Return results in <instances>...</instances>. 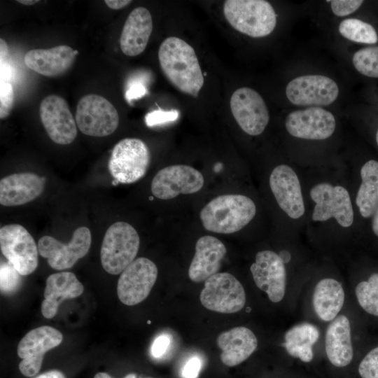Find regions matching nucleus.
Listing matches in <instances>:
<instances>
[{
    "label": "nucleus",
    "mask_w": 378,
    "mask_h": 378,
    "mask_svg": "<svg viewBox=\"0 0 378 378\" xmlns=\"http://www.w3.org/2000/svg\"><path fill=\"white\" fill-rule=\"evenodd\" d=\"M160 68L167 79L183 93L197 97L204 78L194 48L184 40L169 36L158 50Z\"/></svg>",
    "instance_id": "obj_1"
},
{
    "label": "nucleus",
    "mask_w": 378,
    "mask_h": 378,
    "mask_svg": "<svg viewBox=\"0 0 378 378\" xmlns=\"http://www.w3.org/2000/svg\"><path fill=\"white\" fill-rule=\"evenodd\" d=\"M256 206L243 195H222L207 203L200 213L202 225L208 231L231 234L244 227L254 218Z\"/></svg>",
    "instance_id": "obj_2"
},
{
    "label": "nucleus",
    "mask_w": 378,
    "mask_h": 378,
    "mask_svg": "<svg viewBox=\"0 0 378 378\" xmlns=\"http://www.w3.org/2000/svg\"><path fill=\"white\" fill-rule=\"evenodd\" d=\"M223 13L234 29L253 38L270 34L276 24L274 8L264 0L225 1Z\"/></svg>",
    "instance_id": "obj_3"
},
{
    "label": "nucleus",
    "mask_w": 378,
    "mask_h": 378,
    "mask_svg": "<svg viewBox=\"0 0 378 378\" xmlns=\"http://www.w3.org/2000/svg\"><path fill=\"white\" fill-rule=\"evenodd\" d=\"M140 239L130 224L118 221L106 231L100 251L101 263L111 274H119L135 259Z\"/></svg>",
    "instance_id": "obj_4"
},
{
    "label": "nucleus",
    "mask_w": 378,
    "mask_h": 378,
    "mask_svg": "<svg viewBox=\"0 0 378 378\" xmlns=\"http://www.w3.org/2000/svg\"><path fill=\"white\" fill-rule=\"evenodd\" d=\"M150 158L149 149L142 140L125 138L113 147L108 170L116 183H132L145 175Z\"/></svg>",
    "instance_id": "obj_5"
},
{
    "label": "nucleus",
    "mask_w": 378,
    "mask_h": 378,
    "mask_svg": "<svg viewBox=\"0 0 378 378\" xmlns=\"http://www.w3.org/2000/svg\"><path fill=\"white\" fill-rule=\"evenodd\" d=\"M75 120L77 127L84 134L102 137L115 132L119 124V115L106 98L89 94L78 101Z\"/></svg>",
    "instance_id": "obj_6"
},
{
    "label": "nucleus",
    "mask_w": 378,
    "mask_h": 378,
    "mask_svg": "<svg viewBox=\"0 0 378 378\" xmlns=\"http://www.w3.org/2000/svg\"><path fill=\"white\" fill-rule=\"evenodd\" d=\"M200 300L207 309L223 314L235 313L245 305L246 293L241 284L231 274L217 273L204 281Z\"/></svg>",
    "instance_id": "obj_7"
},
{
    "label": "nucleus",
    "mask_w": 378,
    "mask_h": 378,
    "mask_svg": "<svg viewBox=\"0 0 378 378\" xmlns=\"http://www.w3.org/2000/svg\"><path fill=\"white\" fill-rule=\"evenodd\" d=\"M0 248L8 262L24 276L38 266V246L31 234L21 225L9 224L0 229Z\"/></svg>",
    "instance_id": "obj_8"
},
{
    "label": "nucleus",
    "mask_w": 378,
    "mask_h": 378,
    "mask_svg": "<svg viewBox=\"0 0 378 378\" xmlns=\"http://www.w3.org/2000/svg\"><path fill=\"white\" fill-rule=\"evenodd\" d=\"M92 241L91 232L87 227H78L71 241L64 244L50 236H43L38 241V253L48 260L55 270L72 267L88 252Z\"/></svg>",
    "instance_id": "obj_9"
},
{
    "label": "nucleus",
    "mask_w": 378,
    "mask_h": 378,
    "mask_svg": "<svg viewBox=\"0 0 378 378\" xmlns=\"http://www.w3.org/2000/svg\"><path fill=\"white\" fill-rule=\"evenodd\" d=\"M310 197L316 203L312 213L314 220L325 221L334 218L344 227L353 223V207L349 194L344 187L318 183L311 189Z\"/></svg>",
    "instance_id": "obj_10"
},
{
    "label": "nucleus",
    "mask_w": 378,
    "mask_h": 378,
    "mask_svg": "<svg viewBox=\"0 0 378 378\" xmlns=\"http://www.w3.org/2000/svg\"><path fill=\"white\" fill-rule=\"evenodd\" d=\"M158 273L156 265L148 258L135 259L119 277L117 294L120 302L133 306L144 301L153 287Z\"/></svg>",
    "instance_id": "obj_11"
},
{
    "label": "nucleus",
    "mask_w": 378,
    "mask_h": 378,
    "mask_svg": "<svg viewBox=\"0 0 378 378\" xmlns=\"http://www.w3.org/2000/svg\"><path fill=\"white\" fill-rule=\"evenodd\" d=\"M204 178L197 169L186 164L170 165L160 169L151 182V192L160 200H170L180 194L198 192Z\"/></svg>",
    "instance_id": "obj_12"
},
{
    "label": "nucleus",
    "mask_w": 378,
    "mask_h": 378,
    "mask_svg": "<svg viewBox=\"0 0 378 378\" xmlns=\"http://www.w3.org/2000/svg\"><path fill=\"white\" fill-rule=\"evenodd\" d=\"M62 340V334L48 326L28 332L18 346V355L22 359L19 364L21 373L26 377L36 375L41 368L45 354L59 345Z\"/></svg>",
    "instance_id": "obj_13"
},
{
    "label": "nucleus",
    "mask_w": 378,
    "mask_h": 378,
    "mask_svg": "<svg viewBox=\"0 0 378 378\" xmlns=\"http://www.w3.org/2000/svg\"><path fill=\"white\" fill-rule=\"evenodd\" d=\"M230 109L241 129L251 136H258L266 128L270 115L261 95L253 89L242 87L230 98Z\"/></svg>",
    "instance_id": "obj_14"
},
{
    "label": "nucleus",
    "mask_w": 378,
    "mask_h": 378,
    "mask_svg": "<svg viewBox=\"0 0 378 378\" xmlns=\"http://www.w3.org/2000/svg\"><path fill=\"white\" fill-rule=\"evenodd\" d=\"M288 99L298 106H327L338 97L339 88L322 75H305L290 80L286 88Z\"/></svg>",
    "instance_id": "obj_15"
},
{
    "label": "nucleus",
    "mask_w": 378,
    "mask_h": 378,
    "mask_svg": "<svg viewBox=\"0 0 378 378\" xmlns=\"http://www.w3.org/2000/svg\"><path fill=\"white\" fill-rule=\"evenodd\" d=\"M42 124L50 139L57 144H71L77 135V125L66 100L55 94L45 97L39 108Z\"/></svg>",
    "instance_id": "obj_16"
},
{
    "label": "nucleus",
    "mask_w": 378,
    "mask_h": 378,
    "mask_svg": "<svg viewBox=\"0 0 378 378\" xmlns=\"http://www.w3.org/2000/svg\"><path fill=\"white\" fill-rule=\"evenodd\" d=\"M285 126L293 136L309 140H323L333 134L336 122L330 112L315 106L290 113L286 118Z\"/></svg>",
    "instance_id": "obj_17"
},
{
    "label": "nucleus",
    "mask_w": 378,
    "mask_h": 378,
    "mask_svg": "<svg viewBox=\"0 0 378 378\" xmlns=\"http://www.w3.org/2000/svg\"><path fill=\"white\" fill-rule=\"evenodd\" d=\"M250 270L255 285L267 293L270 301L282 300L286 291V272L279 254L270 250L258 252Z\"/></svg>",
    "instance_id": "obj_18"
},
{
    "label": "nucleus",
    "mask_w": 378,
    "mask_h": 378,
    "mask_svg": "<svg viewBox=\"0 0 378 378\" xmlns=\"http://www.w3.org/2000/svg\"><path fill=\"white\" fill-rule=\"evenodd\" d=\"M270 186L280 208L290 218L304 214L301 186L294 170L286 164L276 167L270 176Z\"/></svg>",
    "instance_id": "obj_19"
},
{
    "label": "nucleus",
    "mask_w": 378,
    "mask_h": 378,
    "mask_svg": "<svg viewBox=\"0 0 378 378\" xmlns=\"http://www.w3.org/2000/svg\"><path fill=\"white\" fill-rule=\"evenodd\" d=\"M226 253L224 244L216 237L206 235L199 238L188 269L190 280L200 283L218 273Z\"/></svg>",
    "instance_id": "obj_20"
},
{
    "label": "nucleus",
    "mask_w": 378,
    "mask_h": 378,
    "mask_svg": "<svg viewBox=\"0 0 378 378\" xmlns=\"http://www.w3.org/2000/svg\"><path fill=\"white\" fill-rule=\"evenodd\" d=\"M44 184V178L34 173L8 175L0 181V204L13 206L28 203L43 192Z\"/></svg>",
    "instance_id": "obj_21"
},
{
    "label": "nucleus",
    "mask_w": 378,
    "mask_h": 378,
    "mask_svg": "<svg viewBox=\"0 0 378 378\" xmlns=\"http://www.w3.org/2000/svg\"><path fill=\"white\" fill-rule=\"evenodd\" d=\"M78 50L68 46H57L48 49H32L24 55L25 65L34 71L48 77L65 73L74 63Z\"/></svg>",
    "instance_id": "obj_22"
},
{
    "label": "nucleus",
    "mask_w": 378,
    "mask_h": 378,
    "mask_svg": "<svg viewBox=\"0 0 378 378\" xmlns=\"http://www.w3.org/2000/svg\"><path fill=\"white\" fill-rule=\"evenodd\" d=\"M153 30V19L144 7L134 8L127 18L120 38V46L128 56H136L144 52Z\"/></svg>",
    "instance_id": "obj_23"
},
{
    "label": "nucleus",
    "mask_w": 378,
    "mask_h": 378,
    "mask_svg": "<svg viewBox=\"0 0 378 378\" xmlns=\"http://www.w3.org/2000/svg\"><path fill=\"white\" fill-rule=\"evenodd\" d=\"M83 290V284L72 272H61L50 274L46 279L43 293L42 315L46 318H53L63 300L80 296Z\"/></svg>",
    "instance_id": "obj_24"
},
{
    "label": "nucleus",
    "mask_w": 378,
    "mask_h": 378,
    "mask_svg": "<svg viewBox=\"0 0 378 378\" xmlns=\"http://www.w3.org/2000/svg\"><path fill=\"white\" fill-rule=\"evenodd\" d=\"M216 342L221 349L220 360L228 367L236 366L246 360L258 346L255 334L244 326L223 332Z\"/></svg>",
    "instance_id": "obj_25"
},
{
    "label": "nucleus",
    "mask_w": 378,
    "mask_h": 378,
    "mask_svg": "<svg viewBox=\"0 0 378 378\" xmlns=\"http://www.w3.org/2000/svg\"><path fill=\"white\" fill-rule=\"evenodd\" d=\"M327 357L336 367L349 365L354 356L351 326L348 318L340 315L327 328L325 340Z\"/></svg>",
    "instance_id": "obj_26"
},
{
    "label": "nucleus",
    "mask_w": 378,
    "mask_h": 378,
    "mask_svg": "<svg viewBox=\"0 0 378 378\" xmlns=\"http://www.w3.org/2000/svg\"><path fill=\"white\" fill-rule=\"evenodd\" d=\"M345 294L341 284L331 278L321 279L316 284L312 304L316 315L324 321H332L342 309Z\"/></svg>",
    "instance_id": "obj_27"
},
{
    "label": "nucleus",
    "mask_w": 378,
    "mask_h": 378,
    "mask_svg": "<svg viewBox=\"0 0 378 378\" xmlns=\"http://www.w3.org/2000/svg\"><path fill=\"white\" fill-rule=\"evenodd\" d=\"M318 338L319 331L315 326L309 323H300L285 333L284 346L290 356L308 363L313 358L312 346Z\"/></svg>",
    "instance_id": "obj_28"
},
{
    "label": "nucleus",
    "mask_w": 378,
    "mask_h": 378,
    "mask_svg": "<svg viewBox=\"0 0 378 378\" xmlns=\"http://www.w3.org/2000/svg\"><path fill=\"white\" fill-rule=\"evenodd\" d=\"M362 183L358 188L356 203L361 216L369 218L378 206V162L370 160L360 169Z\"/></svg>",
    "instance_id": "obj_29"
},
{
    "label": "nucleus",
    "mask_w": 378,
    "mask_h": 378,
    "mask_svg": "<svg viewBox=\"0 0 378 378\" xmlns=\"http://www.w3.org/2000/svg\"><path fill=\"white\" fill-rule=\"evenodd\" d=\"M339 31L344 38L357 43L374 44L378 41L374 28L358 19L344 20L339 25Z\"/></svg>",
    "instance_id": "obj_30"
},
{
    "label": "nucleus",
    "mask_w": 378,
    "mask_h": 378,
    "mask_svg": "<svg viewBox=\"0 0 378 378\" xmlns=\"http://www.w3.org/2000/svg\"><path fill=\"white\" fill-rule=\"evenodd\" d=\"M355 293L360 306L370 314L378 316V273L360 282Z\"/></svg>",
    "instance_id": "obj_31"
},
{
    "label": "nucleus",
    "mask_w": 378,
    "mask_h": 378,
    "mask_svg": "<svg viewBox=\"0 0 378 378\" xmlns=\"http://www.w3.org/2000/svg\"><path fill=\"white\" fill-rule=\"evenodd\" d=\"M353 64L361 74L378 78V46L362 48L353 56Z\"/></svg>",
    "instance_id": "obj_32"
},
{
    "label": "nucleus",
    "mask_w": 378,
    "mask_h": 378,
    "mask_svg": "<svg viewBox=\"0 0 378 378\" xmlns=\"http://www.w3.org/2000/svg\"><path fill=\"white\" fill-rule=\"evenodd\" d=\"M18 272L8 262L1 264V291L10 293L15 290L20 286V277Z\"/></svg>",
    "instance_id": "obj_33"
},
{
    "label": "nucleus",
    "mask_w": 378,
    "mask_h": 378,
    "mask_svg": "<svg viewBox=\"0 0 378 378\" xmlns=\"http://www.w3.org/2000/svg\"><path fill=\"white\" fill-rule=\"evenodd\" d=\"M358 372L362 378H378V346L363 358L359 365Z\"/></svg>",
    "instance_id": "obj_34"
},
{
    "label": "nucleus",
    "mask_w": 378,
    "mask_h": 378,
    "mask_svg": "<svg viewBox=\"0 0 378 378\" xmlns=\"http://www.w3.org/2000/svg\"><path fill=\"white\" fill-rule=\"evenodd\" d=\"M14 104L13 87L10 83L0 82V118H6Z\"/></svg>",
    "instance_id": "obj_35"
},
{
    "label": "nucleus",
    "mask_w": 378,
    "mask_h": 378,
    "mask_svg": "<svg viewBox=\"0 0 378 378\" xmlns=\"http://www.w3.org/2000/svg\"><path fill=\"white\" fill-rule=\"evenodd\" d=\"M361 0H332L330 1V6L333 13L339 17L348 15L362 5Z\"/></svg>",
    "instance_id": "obj_36"
},
{
    "label": "nucleus",
    "mask_w": 378,
    "mask_h": 378,
    "mask_svg": "<svg viewBox=\"0 0 378 378\" xmlns=\"http://www.w3.org/2000/svg\"><path fill=\"white\" fill-rule=\"evenodd\" d=\"M178 113L176 110L163 111L154 110L146 114L145 121L148 126H153L177 119Z\"/></svg>",
    "instance_id": "obj_37"
},
{
    "label": "nucleus",
    "mask_w": 378,
    "mask_h": 378,
    "mask_svg": "<svg viewBox=\"0 0 378 378\" xmlns=\"http://www.w3.org/2000/svg\"><path fill=\"white\" fill-rule=\"evenodd\" d=\"M202 366V362L198 357H192L184 365L182 376L184 378H197Z\"/></svg>",
    "instance_id": "obj_38"
},
{
    "label": "nucleus",
    "mask_w": 378,
    "mask_h": 378,
    "mask_svg": "<svg viewBox=\"0 0 378 378\" xmlns=\"http://www.w3.org/2000/svg\"><path fill=\"white\" fill-rule=\"evenodd\" d=\"M170 344L169 338L166 335L158 336L153 343L151 354L155 358L161 357L167 351Z\"/></svg>",
    "instance_id": "obj_39"
},
{
    "label": "nucleus",
    "mask_w": 378,
    "mask_h": 378,
    "mask_svg": "<svg viewBox=\"0 0 378 378\" xmlns=\"http://www.w3.org/2000/svg\"><path fill=\"white\" fill-rule=\"evenodd\" d=\"M146 92V90L143 84L134 82L131 84L126 91L125 97L130 103L132 100L143 97Z\"/></svg>",
    "instance_id": "obj_40"
},
{
    "label": "nucleus",
    "mask_w": 378,
    "mask_h": 378,
    "mask_svg": "<svg viewBox=\"0 0 378 378\" xmlns=\"http://www.w3.org/2000/svg\"><path fill=\"white\" fill-rule=\"evenodd\" d=\"M132 2L130 0H105L107 6L113 10L122 8Z\"/></svg>",
    "instance_id": "obj_41"
},
{
    "label": "nucleus",
    "mask_w": 378,
    "mask_h": 378,
    "mask_svg": "<svg viewBox=\"0 0 378 378\" xmlns=\"http://www.w3.org/2000/svg\"><path fill=\"white\" fill-rule=\"evenodd\" d=\"M8 57V47L6 41L0 38V63L6 62Z\"/></svg>",
    "instance_id": "obj_42"
},
{
    "label": "nucleus",
    "mask_w": 378,
    "mask_h": 378,
    "mask_svg": "<svg viewBox=\"0 0 378 378\" xmlns=\"http://www.w3.org/2000/svg\"><path fill=\"white\" fill-rule=\"evenodd\" d=\"M35 378H66V377L61 371L53 370L46 372Z\"/></svg>",
    "instance_id": "obj_43"
},
{
    "label": "nucleus",
    "mask_w": 378,
    "mask_h": 378,
    "mask_svg": "<svg viewBox=\"0 0 378 378\" xmlns=\"http://www.w3.org/2000/svg\"><path fill=\"white\" fill-rule=\"evenodd\" d=\"M372 227L374 233L378 237V206L373 214Z\"/></svg>",
    "instance_id": "obj_44"
},
{
    "label": "nucleus",
    "mask_w": 378,
    "mask_h": 378,
    "mask_svg": "<svg viewBox=\"0 0 378 378\" xmlns=\"http://www.w3.org/2000/svg\"><path fill=\"white\" fill-rule=\"evenodd\" d=\"M94 378H112L106 372H98ZM124 378H136V375L134 373H130L126 375Z\"/></svg>",
    "instance_id": "obj_45"
},
{
    "label": "nucleus",
    "mask_w": 378,
    "mask_h": 378,
    "mask_svg": "<svg viewBox=\"0 0 378 378\" xmlns=\"http://www.w3.org/2000/svg\"><path fill=\"white\" fill-rule=\"evenodd\" d=\"M279 255L281 258V260L284 262V263H288L291 259L290 253L286 250H283L280 251Z\"/></svg>",
    "instance_id": "obj_46"
},
{
    "label": "nucleus",
    "mask_w": 378,
    "mask_h": 378,
    "mask_svg": "<svg viewBox=\"0 0 378 378\" xmlns=\"http://www.w3.org/2000/svg\"><path fill=\"white\" fill-rule=\"evenodd\" d=\"M17 1L24 5L30 6V5H33L38 2L39 1L38 0H18Z\"/></svg>",
    "instance_id": "obj_47"
},
{
    "label": "nucleus",
    "mask_w": 378,
    "mask_h": 378,
    "mask_svg": "<svg viewBox=\"0 0 378 378\" xmlns=\"http://www.w3.org/2000/svg\"><path fill=\"white\" fill-rule=\"evenodd\" d=\"M376 141H377V144L378 146V130H377V134H376Z\"/></svg>",
    "instance_id": "obj_48"
},
{
    "label": "nucleus",
    "mask_w": 378,
    "mask_h": 378,
    "mask_svg": "<svg viewBox=\"0 0 378 378\" xmlns=\"http://www.w3.org/2000/svg\"><path fill=\"white\" fill-rule=\"evenodd\" d=\"M147 378H152V377H147Z\"/></svg>",
    "instance_id": "obj_49"
}]
</instances>
